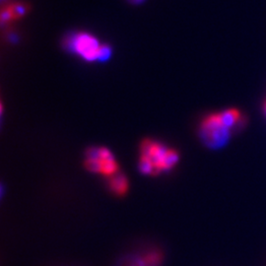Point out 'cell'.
<instances>
[{"mask_svg": "<svg viewBox=\"0 0 266 266\" xmlns=\"http://www.w3.org/2000/svg\"><path fill=\"white\" fill-rule=\"evenodd\" d=\"M177 161H179V154H177V152L172 149H168L164 160V171L171 170L177 163Z\"/></svg>", "mask_w": 266, "mask_h": 266, "instance_id": "cell-7", "label": "cell"}, {"mask_svg": "<svg viewBox=\"0 0 266 266\" xmlns=\"http://www.w3.org/2000/svg\"><path fill=\"white\" fill-rule=\"evenodd\" d=\"M220 115H221L223 124L230 129H232L234 126L238 125L242 118L240 110L236 109L226 110L220 112Z\"/></svg>", "mask_w": 266, "mask_h": 266, "instance_id": "cell-4", "label": "cell"}, {"mask_svg": "<svg viewBox=\"0 0 266 266\" xmlns=\"http://www.w3.org/2000/svg\"><path fill=\"white\" fill-rule=\"evenodd\" d=\"M110 188L112 192L117 195H124L128 188V183L126 176L123 173L116 172L111 175L110 179Z\"/></svg>", "mask_w": 266, "mask_h": 266, "instance_id": "cell-3", "label": "cell"}, {"mask_svg": "<svg viewBox=\"0 0 266 266\" xmlns=\"http://www.w3.org/2000/svg\"><path fill=\"white\" fill-rule=\"evenodd\" d=\"M67 46L87 62L97 61L102 47L95 37L85 33L73 36Z\"/></svg>", "mask_w": 266, "mask_h": 266, "instance_id": "cell-2", "label": "cell"}, {"mask_svg": "<svg viewBox=\"0 0 266 266\" xmlns=\"http://www.w3.org/2000/svg\"><path fill=\"white\" fill-rule=\"evenodd\" d=\"M110 53H111V50H110V47L109 46H107V45L102 46L101 49H100V52H99L98 61H102V62L107 61V59H109V57L110 56Z\"/></svg>", "mask_w": 266, "mask_h": 266, "instance_id": "cell-10", "label": "cell"}, {"mask_svg": "<svg viewBox=\"0 0 266 266\" xmlns=\"http://www.w3.org/2000/svg\"><path fill=\"white\" fill-rule=\"evenodd\" d=\"M115 266H146L142 256L134 253L122 255L116 260Z\"/></svg>", "mask_w": 266, "mask_h": 266, "instance_id": "cell-5", "label": "cell"}, {"mask_svg": "<svg viewBox=\"0 0 266 266\" xmlns=\"http://www.w3.org/2000/svg\"><path fill=\"white\" fill-rule=\"evenodd\" d=\"M8 6H9V8L11 10V14H12V19L13 20L22 17L28 11V6L25 5L24 3H16V4L8 5Z\"/></svg>", "mask_w": 266, "mask_h": 266, "instance_id": "cell-9", "label": "cell"}, {"mask_svg": "<svg viewBox=\"0 0 266 266\" xmlns=\"http://www.w3.org/2000/svg\"><path fill=\"white\" fill-rule=\"evenodd\" d=\"M146 266H159L162 260V256L156 252V251H151L148 252L145 256H142Z\"/></svg>", "mask_w": 266, "mask_h": 266, "instance_id": "cell-8", "label": "cell"}, {"mask_svg": "<svg viewBox=\"0 0 266 266\" xmlns=\"http://www.w3.org/2000/svg\"><path fill=\"white\" fill-rule=\"evenodd\" d=\"M140 172L145 174H154V165L150 158L145 155H141L139 162Z\"/></svg>", "mask_w": 266, "mask_h": 266, "instance_id": "cell-6", "label": "cell"}, {"mask_svg": "<svg viewBox=\"0 0 266 266\" xmlns=\"http://www.w3.org/2000/svg\"><path fill=\"white\" fill-rule=\"evenodd\" d=\"M231 135V129L222 122L220 112L207 115L199 128V136L204 145L211 149L224 147Z\"/></svg>", "mask_w": 266, "mask_h": 266, "instance_id": "cell-1", "label": "cell"}, {"mask_svg": "<svg viewBox=\"0 0 266 266\" xmlns=\"http://www.w3.org/2000/svg\"><path fill=\"white\" fill-rule=\"evenodd\" d=\"M265 110H266V105H265Z\"/></svg>", "mask_w": 266, "mask_h": 266, "instance_id": "cell-11", "label": "cell"}]
</instances>
